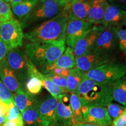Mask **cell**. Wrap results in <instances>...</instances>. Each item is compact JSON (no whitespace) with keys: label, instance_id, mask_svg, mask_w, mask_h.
Listing matches in <instances>:
<instances>
[{"label":"cell","instance_id":"1","mask_svg":"<svg viewBox=\"0 0 126 126\" xmlns=\"http://www.w3.org/2000/svg\"><path fill=\"white\" fill-rule=\"evenodd\" d=\"M70 2L60 13L53 18L40 23L24 34V38L30 43L54 42L65 39V30L68 20Z\"/></svg>","mask_w":126,"mask_h":126},{"label":"cell","instance_id":"2","mask_svg":"<svg viewBox=\"0 0 126 126\" xmlns=\"http://www.w3.org/2000/svg\"><path fill=\"white\" fill-rule=\"evenodd\" d=\"M76 94L83 106H103L113 100L111 85L85 78L80 83Z\"/></svg>","mask_w":126,"mask_h":126},{"label":"cell","instance_id":"3","mask_svg":"<svg viewBox=\"0 0 126 126\" xmlns=\"http://www.w3.org/2000/svg\"><path fill=\"white\" fill-rule=\"evenodd\" d=\"M66 49L65 39L54 42L29 43L25 47V53L31 61L39 68L56 61Z\"/></svg>","mask_w":126,"mask_h":126},{"label":"cell","instance_id":"4","mask_svg":"<svg viewBox=\"0 0 126 126\" xmlns=\"http://www.w3.org/2000/svg\"><path fill=\"white\" fill-rule=\"evenodd\" d=\"M60 0H40L31 13L20 22L23 29L53 18L65 7Z\"/></svg>","mask_w":126,"mask_h":126},{"label":"cell","instance_id":"5","mask_svg":"<svg viewBox=\"0 0 126 126\" xmlns=\"http://www.w3.org/2000/svg\"><path fill=\"white\" fill-rule=\"evenodd\" d=\"M126 75V64L111 61L84 73L85 78L98 82L112 85Z\"/></svg>","mask_w":126,"mask_h":126},{"label":"cell","instance_id":"6","mask_svg":"<svg viewBox=\"0 0 126 126\" xmlns=\"http://www.w3.org/2000/svg\"><path fill=\"white\" fill-rule=\"evenodd\" d=\"M0 39L7 45L8 50L22 46L24 33L21 23L16 18H12L0 23Z\"/></svg>","mask_w":126,"mask_h":126},{"label":"cell","instance_id":"7","mask_svg":"<svg viewBox=\"0 0 126 126\" xmlns=\"http://www.w3.org/2000/svg\"><path fill=\"white\" fill-rule=\"evenodd\" d=\"M5 59L22 85L23 82L26 81L29 76V69L32 63L25 52L19 47L9 50Z\"/></svg>","mask_w":126,"mask_h":126},{"label":"cell","instance_id":"8","mask_svg":"<svg viewBox=\"0 0 126 126\" xmlns=\"http://www.w3.org/2000/svg\"><path fill=\"white\" fill-rule=\"evenodd\" d=\"M115 61L114 56H109L91 50L75 58V68L83 73L111 61Z\"/></svg>","mask_w":126,"mask_h":126},{"label":"cell","instance_id":"9","mask_svg":"<svg viewBox=\"0 0 126 126\" xmlns=\"http://www.w3.org/2000/svg\"><path fill=\"white\" fill-rule=\"evenodd\" d=\"M119 47V41L115 27L105 28L96 40L92 49L102 54L114 56Z\"/></svg>","mask_w":126,"mask_h":126},{"label":"cell","instance_id":"10","mask_svg":"<svg viewBox=\"0 0 126 126\" xmlns=\"http://www.w3.org/2000/svg\"><path fill=\"white\" fill-rule=\"evenodd\" d=\"M105 27L103 25H94L77 41L73 48L75 58L85 54L92 49L96 40L103 31Z\"/></svg>","mask_w":126,"mask_h":126},{"label":"cell","instance_id":"11","mask_svg":"<svg viewBox=\"0 0 126 126\" xmlns=\"http://www.w3.org/2000/svg\"><path fill=\"white\" fill-rule=\"evenodd\" d=\"M81 111L85 123L110 126L112 123V119L109 115L106 107L82 106Z\"/></svg>","mask_w":126,"mask_h":126},{"label":"cell","instance_id":"12","mask_svg":"<svg viewBox=\"0 0 126 126\" xmlns=\"http://www.w3.org/2000/svg\"><path fill=\"white\" fill-rule=\"evenodd\" d=\"M94 25L87 20L68 19L65 33V45L73 48L77 41Z\"/></svg>","mask_w":126,"mask_h":126},{"label":"cell","instance_id":"13","mask_svg":"<svg viewBox=\"0 0 126 126\" xmlns=\"http://www.w3.org/2000/svg\"><path fill=\"white\" fill-rule=\"evenodd\" d=\"M58 99L48 97L39 103V114L41 126H57L56 109Z\"/></svg>","mask_w":126,"mask_h":126},{"label":"cell","instance_id":"14","mask_svg":"<svg viewBox=\"0 0 126 126\" xmlns=\"http://www.w3.org/2000/svg\"><path fill=\"white\" fill-rule=\"evenodd\" d=\"M126 22V11L108 4L102 25L105 28L117 27Z\"/></svg>","mask_w":126,"mask_h":126},{"label":"cell","instance_id":"15","mask_svg":"<svg viewBox=\"0 0 126 126\" xmlns=\"http://www.w3.org/2000/svg\"><path fill=\"white\" fill-rule=\"evenodd\" d=\"M0 80L13 94L22 88V85L8 65L5 59L0 62Z\"/></svg>","mask_w":126,"mask_h":126},{"label":"cell","instance_id":"16","mask_svg":"<svg viewBox=\"0 0 126 126\" xmlns=\"http://www.w3.org/2000/svg\"><path fill=\"white\" fill-rule=\"evenodd\" d=\"M67 99L66 94H63L58 97L56 109L57 126H72V115L70 103L67 105Z\"/></svg>","mask_w":126,"mask_h":126},{"label":"cell","instance_id":"17","mask_svg":"<svg viewBox=\"0 0 126 126\" xmlns=\"http://www.w3.org/2000/svg\"><path fill=\"white\" fill-rule=\"evenodd\" d=\"M108 4L106 0H90L87 21L93 25H102Z\"/></svg>","mask_w":126,"mask_h":126},{"label":"cell","instance_id":"18","mask_svg":"<svg viewBox=\"0 0 126 126\" xmlns=\"http://www.w3.org/2000/svg\"><path fill=\"white\" fill-rule=\"evenodd\" d=\"M90 0H70L68 19L87 20Z\"/></svg>","mask_w":126,"mask_h":126},{"label":"cell","instance_id":"19","mask_svg":"<svg viewBox=\"0 0 126 126\" xmlns=\"http://www.w3.org/2000/svg\"><path fill=\"white\" fill-rule=\"evenodd\" d=\"M14 103L22 113L25 110L34 106L39 103L38 100L33 96L29 94L23 88H20L13 94Z\"/></svg>","mask_w":126,"mask_h":126},{"label":"cell","instance_id":"20","mask_svg":"<svg viewBox=\"0 0 126 126\" xmlns=\"http://www.w3.org/2000/svg\"><path fill=\"white\" fill-rule=\"evenodd\" d=\"M40 0H27L18 4L11 6L13 15L22 22L31 13Z\"/></svg>","mask_w":126,"mask_h":126},{"label":"cell","instance_id":"21","mask_svg":"<svg viewBox=\"0 0 126 126\" xmlns=\"http://www.w3.org/2000/svg\"><path fill=\"white\" fill-rule=\"evenodd\" d=\"M70 105L72 111V126H77L85 123L81 111V103L75 93H71Z\"/></svg>","mask_w":126,"mask_h":126},{"label":"cell","instance_id":"22","mask_svg":"<svg viewBox=\"0 0 126 126\" xmlns=\"http://www.w3.org/2000/svg\"><path fill=\"white\" fill-rule=\"evenodd\" d=\"M55 67L71 70L75 67V58L73 48L66 47L64 53L56 61L51 64Z\"/></svg>","mask_w":126,"mask_h":126},{"label":"cell","instance_id":"23","mask_svg":"<svg viewBox=\"0 0 126 126\" xmlns=\"http://www.w3.org/2000/svg\"><path fill=\"white\" fill-rule=\"evenodd\" d=\"M113 100L126 107V75L111 85Z\"/></svg>","mask_w":126,"mask_h":126},{"label":"cell","instance_id":"24","mask_svg":"<svg viewBox=\"0 0 126 126\" xmlns=\"http://www.w3.org/2000/svg\"><path fill=\"white\" fill-rule=\"evenodd\" d=\"M85 78L84 73L77 68L70 70L67 79V91L68 92L76 94L78 86Z\"/></svg>","mask_w":126,"mask_h":126},{"label":"cell","instance_id":"25","mask_svg":"<svg viewBox=\"0 0 126 126\" xmlns=\"http://www.w3.org/2000/svg\"><path fill=\"white\" fill-rule=\"evenodd\" d=\"M39 103L34 106L25 110L22 113L24 125L28 126H41L39 114Z\"/></svg>","mask_w":126,"mask_h":126},{"label":"cell","instance_id":"26","mask_svg":"<svg viewBox=\"0 0 126 126\" xmlns=\"http://www.w3.org/2000/svg\"><path fill=\"white\" fill-rule=\"evenodd\" d=\"M43 87L42 81L38 77L30 75L25 82L26 91L34 96L39 94Z\"/></svg>","mask_w":126,"mask_h":126},{"label":"cell","instance_id":"27","mask_svg":"<svg viewBox=\"0 0 126 126\" xmlns=\"http://www.w3.org/2000/svg\"><path fill=\"white\" fill-rule=\"evenodd\" d=\"M42 84H43V87L50 93L51 96L56 99H58L59 96L61 94L68 92L65 89L55 85L49 78H47L45 75V78L42 80Z\"/></svg>","mask_w":126,"mask_h":126},{"label":"cell","instance_id":"28","mask_svg":"<svg viewBox=\"0 0 126 126\" xmlns=\"http://www.w3.org/2000/svg\"><path fill=\"white\" fill-rule=\"evenodd\" d=\"M119 41V47L123 52L126 59V22L116 27Z\"/></svg>","mask_w":126,"mask_h":126},{"label":"cell","instance_id":"29","mask_svg":"<svg viewBox=\"0 0 126 126\" xmlns=\"http://www.w3.org/2000/svg\"><path fill=\"white\" fill-rule=\"evenodd\" d=\"M13 18L11 7L8 3L0 0V23L7 22Z\"/></svg>","mask_w":126,"mask_h":126},{"label":"cell","instance_id":"30","mask_svg":"<svg viewBox=\"0 0 126 126\" xmlns=\"http://www.w3.org/2000/svg\"><path fill=\"white\" fill-rule=\"evenodd\" d=\"M0 100L8 105L14 103L13 94L0 80Z\"/></svg>","mask_w":126,"mask_h":126},{"label":"cell","instance_id":"31","mask_svg":"<svg viewBox=\"0 0 126 126\" xmlns=\"http://www.w3.org/2000/svg\"><path fill=\"white\" fill-rule=\"evenodd\" d=\"M126 108V106H123L120 104L112 103V102L106 106L109 115L112 119V120L119 117L120 115L123 112Z\"/></svg>","mask_w":126,"mask_h":126},{"label":"cell","instance_id":"32","mask_svg":"<svg viewBox=\"0 0 126 126\" xmlns=\"http://www.w3.org/2000/svg\"><path fill=\"white\" fill-rule=\"evenodd\" d=\"M45 75L47 78H49L57 86L63 88V89H65L67 91V79L65 77L57 75L51 74H48Z\"/></svg>","mask_w":126,"mask_h":126},{"label":"cell","instance_id":"33","mask_svg":"<svg viewBox=\"0 0 126 126\" xmlns=\"http://www.w3.org/2000/svg\"><path fill=\"white\" fill-rule=\"evenodd\" d=\"M20 117H22V113L20 112V111L14 105V103H12L9 105L8 114L7 117V121L13 120L18 119Z\"/></svg>","mask_w":126,"mask_h":126},{"label":"cell","instance_id":"34","mask_svg":"<svg viewBox=\"0 0 126 126\" xmlns=\"http://www.w3.org/2000/svg\"><path fill=\"white\" fill-rule=\"evenodd\" d=\"M126 126V108L119 117L112 120L110 126Z\"/></svg>","mask_w":126,"mask_h":126},{"label":"cell","instance_id":"35","mask_svg":"<svg viewBox=\"0 0 126 126\" xmlns=\"http://www.w3.org/2000/svg\"><path fill=\"white\" fill-rule=\"evenodd\" d=\"M0 126H25V125L22 117H20L13 120L7 121Z\"/></svg>","mask_w":126,"mask_h":126},{"label":"cell","instance_id":"36","mask_svg":"<svg viewBox=\"0 0 126 126\" xmlns=\"http://www.w3.org/2000/svg\"><path fill=\"white\" fill-rule=\"evenodd\" d=\"M110 5L126 11V0H106Z\"/></svg>","mask_w":126,"mask_h":126},{"label":"cell","instance_id":"37","mask_svg":"<svg viewBox=\"0 0 126 126\" xmlns=\"http://www.w3.org/2000/svg\"><path fill=\"white\" fill-rule=\"evenodd\" d=\"M8 50L7 45L0 39V62L5 58Z\"/></svg>","mask_w":126,"mask_h":126},{"label":"cell","instance_id":"38","mask_svg":"<svg viewBox=\"0 0 126 126\" xmlns=\"http://www.w3.org/2000/svg\"><path fill=\"white\" fill-rule=\"evenodd\" d=\"M9 111V105L0 100V116L7 117Z\"/></svg>","mask_w":126,"mask_h":126},{"label":"cell","instance_id":"39","mask_svg":"<svg viewBox=\"0 0 126 126\" xmlns=\"http://www.w3.org/2000/svg\"><path fill=\"white\" fill-rule=\"evenodd\" d=\"M27 1V0H11V6L14 5L18 4L19 3H20L22 2H23V1Z\"/></svg>","mask_w":126,"mask_h":126},{"label":"cell","instance_id":"40","mask_svg":"<svg viewBox=\"0 0 126 126\" xmlns=\"http://www.w3.org/2000/svg\"><path fill=\"white\" fill-rule=\"evenodd\" d=\"M7 117H3V116H0V126L2 125L3 123H4L7 122Z\"/></svg>","mask_w":126,"mask_h":126},{"label":"cell","instance_id":"41","mask_svg":"<svg viewBox=\"0 0 126 126\" xmlns=\"http://www.w3.org/2000/svg\"><path fill=\"white\" fill-rule=\"evenodd\" d=\"M60 2L62 3L64 5H66L70 2V0H60Z\"/></svg>","mask_w":126,"mask_h":126},{"label":"cell","instance_id":"42","mask_svg":"<svg viewBox=\"0 0 126 126\" xmlns=\"http://www.w3.org/2000/svg\"><path fill=\"white\" fill-rule=\"evenodd\" d=\"M77 126H97V125H94V124H89V123H84Z\"/></svg>","mask_w":126,"mask_h":126},{"label":"cell","instance_id":"43","mask_svg":"<svg viewBox=\"0 0 126 126\" xmlns=\"http://www.w3.org/2000/svg\"><path fill=\"white\" fill-rule=\"evenodd\" d=\"M2 1H5V2H7V3H10L11 2V0H2Z\"/></svg>","mask_w":126,"mask_h":126},{"label":"cell","instance_id":"44","mask_svg":"<svg viewBox=\"0 0 126 126\" xmlns=\"http://www.w3.org/2000/svg\"></svg>","mask_w":126,"mask_h":126}]
</instances>
